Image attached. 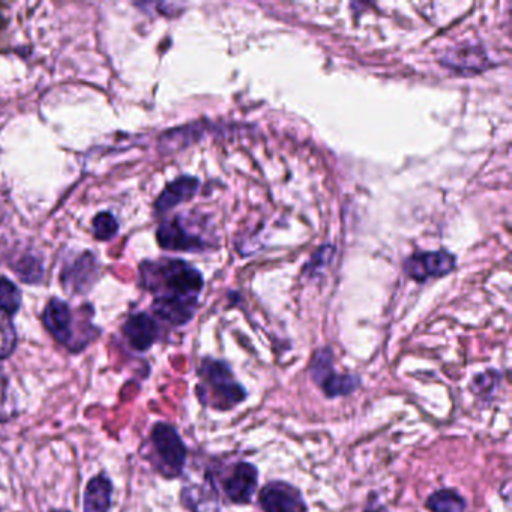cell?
Returning <instances> with one entry per match:
<instances>
[{
  "mask_svg": "<svg viewBox=\"0 0 512 512\" xmlns=\"http://www.w3.org/2000/svg\"><path fill=\"white\" fill-rule=\"evenodd\" d=\"M145 289L155 293L152 310L164 322L184 326L193 320L199 307L203 277L196 268L182 260L146 262L140 266Z\"/></svg>",
  "mask_w": 512,
  "mask_h": 512,
  "instance_id": "obj_1",
  "label": "cell"
},
{
  "mask_svg": "<svg viewBox=\"0 0 512 512\" xmlns=\"http://www.w3.org/2000/svg\"><path fill=\"white\" fill-rule=\"evenodd\" d=\"M196 395L200 403L215 412H230L244 403L248 391L233 373L229 362L205 356L197 368Z\"/></svg>",
  "mask_w": 512,
  "mask_h": 512,
  "instance_id": "obj_2",
  "label": "cell"
},
{
  "mask_svg": "<svg viewBox=\"0 0 512 512\" xmlns=\"http://www.w3.org/2000/svg\"><path fill=\"white\" fill-rule=\"evenodd\" d=\"M148 460L164 479H178L187 466L188 449L181 434L167 422H157L148 439Z\"/></svg>",
  "mask_w": 512,
  "mask_h": 512,
  "instance_id": "obj_3",
  "label": "cell"
},
{
  "mask_svg": "<svg viewBox=\"0 0 512 512\" xmlns=\"http://www.w3.org/2000/svg\"><path fill=\"white\" fill-rule=\"evenodd\" d=\"M308 376L329 400L349 397L362 385L358 374L338 373L335 370L334 352L329 347H322L313 353L308 364Z\"/></svg>",
  "mask_w": 512,
  "mask_h": 512,
  "instance_id": "obj_4",
  "label": "cell"
},
{
  "mask_svg": "<svg viewBox=\"0 0 512 512\" xmlns=\"http://www.w3.org/2000/svg\"><path fill=\"white\" fill-rule=\"evenodd\" d=\"M206 472L217 491H221L233 505H250L259 490V469L250 461L241 460L223 470L209 467Z\"/></svg>",
  "mask_w": 512,
  "mask_h": 512,
  "instance_id": "obj_5",
  "label": "cell"
},
{
  "mask_svg": "<svg viewBox=\"0 0 512 512\" xmlns=\"http://www.w3.org/2000/svg\"><path fill=\"white\" fill-rule=\"evenodd\" d=\"M263 512H308L304 494L296 485L283 479L266 482L257 497Z\"/></svg>",
  "mask_w": 512,
  "mask_h": 512,
  "instance_id": "obj_6",
  "label": "cell"
},
{
  "mask_svg": "<svg viewBox=\"0 0 512 512\" xmlns=\"http://www.w3.org/2000/svg\"><path fill=\"white\" fill-rule=\"evenodd\" d=\"M43 323L50 335L59 344L67 347L70 352L79 353L85 349L79 335L74 331L76 325H74L73 311H71L70 305L65 304L64 301L52 299L46 305L43 313Z\"/></svg>",
  "mask_w": 512,
  "mask_h": 512,
  "instance_id": "obj_7",
  "label": "cell"
},
{
  "mask_svg": "<svg viewBox=\"0 0 512 512\" xmlns=\"http://www.w3.org/2000/svg\"><path fill=\"white\" fill-rule=\"evenodd\" d=\"M455 268V257L448 251H430L416 253L404 262V272L412 280L422 281L428 278L442 277Z\"/></svg>",
  "mask_w": 512,
  "mask_h": 512,
  "instance_id": "obj_8",
  "label": "cell"
},
{
  "mask_svg": "<svg viewBox=\"0 0 512 512\" xmlns=\"http://www.w3.org/2000/svg\"><path fill=\"white\" fill-rule=\"evenodd\" d=\"M158 244L164 250L170 251H200L205 250L206 244L200 236L185 230L179 218L164 221L157 232Z\"/></svg>",
  "mask_w": 512,
  "mask_h": 512,
  "instance_id": "obj_9",
  "label": "cell"
},
{
  "mask_svg": "<svg viewBox=\"0 0 512 512\" xmlns=\"http://www.w3.org/2000/svg\"><path fill=\"white\" fill-rule=\"evenodd\" d=\"M128 344L133 347L136 352H146L157 343L160 337V328L155 322L154 317L146 313L134 314L125 322L122 328Z\"/></svg>",
  "mask_w": 512,
  "mask_h": 512,
  "instance_id": "obj_10",
  "label": "cell"
},
{
  "mask_svg": "<svg viewBox=\"0 0 512 512\" xmlns=\"http://www.w3.org/2000/svg\"><path fill=\"white\" fill-rule=\"evenodd\" d=\"M112 505V479L104 473L89 479L85 488V496H83V512H110Z\"/></svg>",
  "mask_w": 512,
  "mask_h": 512,
  "instance_id": "obj_11",
  "label": "cell"
},
{
  "mask_svg": "<svg viewBox=\"0 0 512 512\" xmlns=\"http://www.w3.org/2000/svg\"><path fill=\"white\" fill-rule=\"evenodd\" d=\"M200 184L196 178L191 176H182V178L176 179L172 184L167 185L166 190L161 193L155 202V209L160 214H166L170 209L176 208L181 203L188 202L196 196L197 190H199Z\"/></svg>",
  "mask_w": 512,
  "mask_h": 512,
  "instance_id": "obj_12",
  "label": "cell"
},
{
  "mask_svg": "<svg viewBox=\"0 0 512 512\" xmlns=\"http://www.w3.org/2000/svg\"><path fill=\"white\" fill-rule=\"evenodd\" d=\"M97 269L94 256L85 254L64 272L65 287L73 293H85L97 280Z\"/></svg>",
  "mask_w": 512,
  "mask_h": 512,
  "instance_id": "obj_13",
  "label": "cell"
},
{
  "mask_svg": "<svg viewBox=\"0 0 512 512\" xmlns=\"http://www.w3.org/2000/svg\"><path fill=\"white\" fill-rule=\"evenodd\" d=\"M425 508L430 512H466L467 500L454 488H440L427 497Z\"/></svg>",
  "mask_w": 512,
  "mask_h": 512,
  "instance_id": "obj_14",
  "label": "cell"
},
{
  "mask_svg": "<svg viewBox=\"0 0 512 512\" xmlns=\"http://www.w3.org/2000/svg\"><path fill=\"white\" fill-rule=\"evenodd\" d=\"M22 305V293L19 287L8 280V278H0V313L13 317Z\"/></svg>",
  "mask_w": 512,
  "mask_h": 512,
  "instance_id": "obj_15",
  "label": "cell"
},
{
  "mask_svg": "<svg viewBox=\"0 0 512 512\" xmlns=\"http://www.w3.org/2000/svg\"><path fill=\"white\" fill-rule=\"evenodd\" d=\"M17 349V331L13 320L0 313V361L10 358Z\"/></svg>",
  "mask_w": 512,
  "mask_h": 512,
  "instance_id": "obj_16",
  "label": "cell"
},
{
  "mask_svg": "<svg viewBox=\"0 0 512 512\" xmlns=\"http://www.w3.org/2000/svg\"><path fill=\"white\" fill-rule=\"evenodd\" d=\"M16 272L19 274L20 280L25 283L35 284L43 280L44 269L40 260L34 256H26L17 263Z\"/></svg>",
  "mask_w": 512,
  "mask_h": 512,
  "instance_id": "obj_17",
  "label": "cell"
},
{
  "mask_svg": "<svg viewBox=\"0 0 512 512\" xmlns=\"http://www.w3.org/2000/svg\"><path fill=\"white\" fill-rule=\"evenodd\" d=\"M119 223L110 212H101L94 220V235L100 241H109L118 233Z\"/></svg>",
  "mask_w": 512,
  "mask_h": 512,
  "instance_id": "obj_18",
  "label": "cell"
},
{
  "mask_svg": "<svg viewBox=\"0 0 512 512\" xmlns=\"http://www.w3.org/2000/svg\"><path fill=\"white\" fill-rule=\"evenodd\" d=\"M500 377H502V374H499L494 370L478 374V376H475V379H473V392L487 397L488 394H491V392H494V389L497 388V383H499Z\"/></svg>",
  "mask_w": 512,
  "mask_h": 512,
  "instance_id": "obj_19",
  "label": "cell"
},
{
  "mask_svg": "<svg viewBox=\"0 0 512 512\" xmlns=\"http://www.w3.org/2000/svg\"><path fill=\"white\" fill-rule=\"evenodd\" d=\"M364 512H392L388 506L383 505L377 497L371 496L370 499L367 500V505H365Z\"/></svg>",
  "mask_w": 512,
  "mask_h": 512,
  "instance_id": "obj_20",
  "label": "cell"
},
{
  "mask_svg": "<svg viewBox=\"0 0 512 512\" xmlns=\"http://www.w3.org/2000/svg\"><path fill=\"white\" fill-rule=\"evenodd\" d=\"M49 512H70L68 509H52V511Z\"/></svg>",
  "mask_w": 512,
  "mask_h": 512,
  "instance_id": "obj_21",
  "label": "cell"
}]
</instances>
